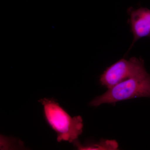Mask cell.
I'll use <instances>...</instances> for the list:
<instances>
[{
    "instance_id": "6da1fadb",
    "label": "cell",
    "mask_w": 150,
    "mask_h": 150,
    "mask_svg": "<svg viewBox=\"0 0 150 150\" xmlns=\"http://www.w3.org/2000/svg\"><path fill=\"white\" fill-rule=\"evenodd\" d=\"M39 102L43 105L46 121L57 134V141L70 143L76 141L82 133V117H71L54 99L44 98Z\"/></svg>"
},
{
    "instance_id": "7a4b0ae2",
    "label": "cell",
    "mask_w": 150,
    "mask_h": 150,
    "mask_svg": "<svg viewBox=\"0 0 150 150\" xmlns=\"http://www.w3.org/2000/svg\"><path fill=\"white\" fill-rule=\"evenodd\" d=\"M140 97L150 98V74L147 71L108 88L102 95L95 98L90 105L98 106L104 103L115 104L122 100Z\"/></svg>"
},
{
    "instance_id": "3957f363",
    "label": "cell",
    "mask_w": 150,
    "mask_h": 150,
    "mask_svg": "<svg viewBox=\"0 0 150 150\" xmlns=\"http://www.w3.org/2000/svg\"><path fill=\"white\" fill-rule=\"evenodd\" d=\"M146 71L142 59L132 57L129 60L121 59L106 69L100 76L102 85L110 88L130 78Z\"/></svg>"
},
{
    "instance_id": "277c9868",
    "label": "cell",
    "mask_w": 150,
    "mask_h": 150,
    "mask_svg": "<svg viewBox=\"0 0 150 150\" xmlns=\"http://www.w3.org/2000/svg\"><path fill=\"white\" fill-rule=\"evenodd\" d=\"M129 16L128 24L133 35L129 50L135 43L143 38H150V10L146 8H129L127 10Z\"/></svg>"
},
{
    "instance_id": "5b68a950",
    "label": "cell",
    "mask_w": 150,
    "mask_h": 150,
    "mask_svg": "<svg viewBox=\"0 0 150 150\" xmlns=\"http://www.w3.org/2000/svg\"><path fill=\"white\" fill-rule=\"evenodd\" d=\"M74 144L78 149L82 150H115L118 147V142L115 140L104 139L97 143H88L83 145L76 141Z\"/></svg>"
}]
</instances>
